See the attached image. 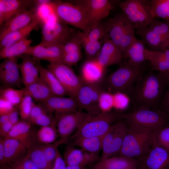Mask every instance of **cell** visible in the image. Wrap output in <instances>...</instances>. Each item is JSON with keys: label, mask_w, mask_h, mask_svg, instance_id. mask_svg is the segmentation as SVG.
Listing matches in <instances>:
<instances>
[{"label": "cell", "mask_w": 169, "mask_h": 169, "mask_svg": "<svg viewBox=\"0 0 169 169\" xmlns=\"http://www.w3.org/2000/svg\"><path fill=\"white\" fill-rule=\"evenodd\" d=\"M38 9L34 6L0 26V41L9 33L25 27L33 20L41 18L38 14Z\"/></svg>", "instance_id": "cell-14"}, {"label": "cell", "mask_w": 169, "mask_h": 169, "mask_svg": "<svg viewBox=\"0 0 169 169\" xmlns=\"http://www.w3.org/2000/svg\"><path fill=\"white\" fill-rule=\"evenodd\" d=\"M150 4L154 18H159L169 20V0H151Z\"/></svg>", "instance_id": "cell-39"}, {"label": "cell", "mask_w": 169, "mask_h": 169, "mask_svg": "<svg viewBox=\"0 0 169 169\" xmlns=\"http://www.w3.org/2000/svg\"><path fill=\"white\" fill-rule=\"evenodd\" d=\"M20 57L5 59L0 64V80L6 88L20 87L23 83L17 63Z\"/></svg>", "instance_id": "cell-15"}, {"label": "cell", "mask_w": 169, "mask_h": 169, "mask_svg": "<svg viewBox=\"0 0 169 169\" xmlns=\"http://www.w3.org/2000/svg\"><path fill=\"white\" fill-rule=\"evenodd\" d=\"M86 114L87 113L78 110L56 115V128L60 139L69 140V136L79 128Z\"/></svg>", "instance_id": "cell-13"}, {"label": "cell", "mask_w": 169, "mask_h": 169, "mask_svg": "<svg viewBox=\"0 0 169 169\" xmlns=\"http://www.w3.org/2000/svg\"><path fill=\"white\" fill-rule=\"evenodd\" d=\"M143 73L142 66H137L127 61L122 63L105 79L110 90L128 95L137 78Z\"/></svg>", "instance_id": "cell-5"}, {"label": "cell", "mask_w": 169, "mask_h": 169, "mask_svg": "<svg viewBox=\"0 0 169 169\" xmlns=\"http://www.w3.org/2000/svg\"><path fill=\"white\" fill-rule=\"evenodd\" d=\"M135 29L133 24L131 22L126 28L121 40L119 49L124 57L126 52L133 42L135 38Z\"/></svg>", "instance_id": "cell-42"}, {"label": "cell", "mask_w": 169, "mask_h": 169, "mask_svg": "<svg viewBox=\"0 0 169 169\" xmlns=\"http://www.w3.org/2000/svg\"><path fill=\"white\" fill-rule=\"evenodd\" d=\"M14 107V106L10 102L0 97V115L8 114Z\"/></svg>", "instance_id": "cell-53"}, {"label": "cell", "mask_w": 169, "mask_h": 169, "mask_svg": "<svg viewBox=\"0 0 169 169\" xmlns=\"http://www.w3.org/2000/svg\"><path fill=\"white\" fill-rule=\"evenodd\" d=\"M34 6V0H0V26Z\"/></svg>", "instance_id": "cell-19"}, {"label": "cell", "mask_w": 169, "mask_h": 169, "mask_svg": "<svg viewBox=\"0 0 169 169\" xmlns=\"http://www.w3.org/2000/svg\"><path fill=\"white\" fill-rule=\"evenodd\" d=\"M31 123L28 121H19L14 125L7 135L4 138L17 140L29 149L33 142L30 136Z\"/></svg>", "instance_id": "cell-29"}, {"label": "cell", "mask_w": 169, "mask_h": 169, "mask_svg": "<svg viewBox=\"0 0 169 169\" xmlns=\"http://www.w3.org/2000/svg\"><path fill=\"white\" fill-rule=\"evenodd\" d=\"M41 21V19L40 18L35 19L25 27L8 34L0 41V50L18 41L28 37L31 32Z\"/></svg>", "instance_id": "cell-32"}, {"label": "cell", "mask_w": 169, "mask_h": 169, "mask_svg": "<svg viewBox=\"0 0 169 169\" xmlns=\"http://www.w3.org/2000/svg\"><path fill=\"white\" fill-rule=\"evenodd\" d=\"M0 165L5 164L3 139L1 137L0 138Z\"/></svg>", "instance_id": "cell-58"}, {"label": "cell", "mask_w": 169, "mask_h": 169, "mask_svg": "<svg viewBox=\"0 0 169 169\" xmlns=\"http://www.w3.org/2000/svg\"><path fill=\"white\" fill-rule=\"evenodd\" d=\"M100 51L96 59L105 69L115 64H121L123 56L119 48L109 38L104 40Z\"/></svg>", "instance_id": "cell-21"}, {"label": "cell", "mask_w": 169, "mask_h": 169, "mask_svg": "<svg viewBox=\"0 0 169 169\" xmlns=\"http://www.w3.org/2000/svg\"><path fill=\"white\" fill-rule=\"evenodd\" d=\"M167 87L162 95L159 104L169 113V84Z\"/></svg>", "instance_id": "cell-56"}, {"label": "cell", "mask_w": 169, "mask_h": 169, "mask_svg": "<svg viewBox=\"0 0 169 169\" xmlns=\"http://www.w3.org/2000/svg\"><path fill=\"white\" fill-rule=\"evenodd\" d=\"M99 84L84 82L79 88L76 99L78 110H86L89 114H96L101 112L98 106L100 96L103 91Z\"/></svg>", "instance_id": "cell-10"}, {"label": "cell", "mask_w": 169, "mask_h": 169, "mask_svg": "<svg viewBox=\"0 0 169 169\" xmlns=\"http://www.w3.org/2000/svg\"><path fill=\"white\" fill-rule=\"evenodd\" d=\"M3 145L5 164L16 162L28 155V149L17 140L11 138L3 139Z\"/></svg>", "instance_id": "cell-23"}, {"label": "cell", "mask_w": 169, "mask_h": 169, "mask_svg": "<svg viewBox=\"0 0 169 169\" xmlns=\"http://www.w3.org/2000/svg\"><path fill=\"white\" fill-rule=\"evenodd\" d=\"M147 27L169 43V20L160 21L155 18Z\"/></svg>", "instance_id": "cell-43"}, {"label": "cell", "mask_w": 169, "mask_h": 169, "mask_svg": "<svg viewBox=\"0 0 169 169\" xmlns=\"http://www.w3.org/2000/svg\"><path fill=\"white\" fill-rule=\"evenodd\" d=\"M124 169H138V168L137 167H132L126 168Z\"/></svg>", "instance_id": "cell-62"}, {"label": "cell", "mask_w": 169, "mask_h": 169, "mask_svg": "<svg viewBox=\"0 0 169 169\" xmlns=\"http://www.w3.org/2000/svg\"><path fill=\"white\" fill-rule=\"evenodd\" d=\"M145 44L141 39L135 38L127 50L124 57L128 58L127 62L137 66H141L146 60Z\"/></svg>", "instance_id": "cell-33"}, {"label": "cell", "mask_w": 169, "mask_h": 169, "mask_svg": "<svg viewBox=\"0 0 169 169\" xmlns=\"http://www.w3.org/2000/svg\"><path fill=\"white\" fill-rule=\"evenodd\" d=\"M66 169H86L84 166H67Z\"/></svg>", "instance_id": "cell-61"}, {"label": "cell", "mask_w": 169, "mask_h": 169, "mask_svg": "<svg viewBox=\"0 0 169 169\" xmlns=\"http://www.w3.org/2000/svg\"><path fill=\"white\" fill-rule=\"evenodd\" d=\"M167 84L160 72L142 74L134 83L128 95L139 107L156 109Z\"/></svg>", "instance_id": "cell-1"}, {"label": "cell", "mask_w": 169, "mask_h": 169, "mask_svg": "<svg viewBox=\"0 0 169 169\" xmlns=\"http://www.w3.org/2000/svg\"><path fill=\"white\" fill-rule=\"evenodd\" d=\"M136 33L151 51H160L169 49V43L148 27L143 30H136Z\"/></svg>", "instance_id": "cell-27"}, {"label": "cell", "mask_w": 169, "mask_h": 169, "mask_svg": "<svg viewBox=\"0 0 169 169\" xmlns=\"http://www.w3.org/2000/svg\"><path fill=\"white\" fill-rule=\"evenodd\" d=\"M56 123L51 125L41 126L36 134L39 143L49 144L54 142L57 137Z\"/></svg>", "instance_id": "cell-40"}, {"label": "cell", "mask_w": 169, "mask_h": 169, "mask_svg": "<svg viewBox=\"0 0 169 169\" xmlns=\"http://www.w3.org/2000/svg\"><path fill=\"white\" fill-rule=\"evenodd\" d=\"M23 89L24 96H30L41 103L54 95L48 85L40 76L37 81Z\"/></svg>", "instance_id": "cell-31"}, {"label": "cell", "mask_w": 169, "mask_h": 169, "mask_svg": "<svg viewBox=\"0 0 169 169\" xmlns=\"http://www.w3.org/2000/svg\"><path fill=\"white\" fill-rule=\"evenodd\" d=\"M47 69L56 77L65 90L67 95L76 98L84 81L70 67L61 63L49 64Z\"/></svg>", "instance_id": "cell-11"}, {"label": "cell", "mask_w": 169, "mask_h": 169, "mask_svg": "<svg viewBox=\"0 0 169 169\" xmlns=\"http://www.w3.org/2000/svg\"><path fill=\"white\" fill-rule=\"evenodd\" d=\"M136 159L120 156L110 157L101 160L96 163L92 169H124L137 167Z\"/></svg>", "instance_id": "cell-25"}, {"label": "cell", "mask_w": 169, "mask_h": 169, "mask_svg": "<svg viewBox=\"0 0 169 169\" xmlns=\"http://www.w3.org/2000/svg\"><path fill=\"white\" fill-rule=\"evenodd\" d=\"M128 129L125 120L118 121L111 126L104 137L101 160L119 153Z\"/></svg>", "instance_id": "cell-9"}, {"label": "cell", "mask_w": 169, "mask_h": 169, "mask_svg": "<svg viewBox=\"0 0 169 169\" xmlns=\"http://www.w3.org/2000/svg\"><path fill=\"white\" fill-rule=\"evenodd\" d=\"M113 96L110 93L103 91L99 97L98 106L101 111H110V109L113 105Z\"/></svg>", "instance_id": "cell-48"}, {"label": "cell", "mask_w": 169, "mask_h": 169, "mask_svg": "<svg viewBox=\"0 0 169 169\" xmlns=\"http://www.w3.org/2000/svg\"><path fill=\"white\" fill-rule=\"evenodd\" d=\"M105 70L96 60H87L82 66L81 77L85 82L99 84L103 79Z\"/></svg>", "instance_id": "cell-26"}, {"label": "cell", "mask_w": 169, "mask_h": 169, "mask_svg": "<svg viewBox=\"0 0 169 169\" xmlns=\"http://www.w3.org/2000/svg\"><path fill=\"white\" fill-rule=\"evenodd\" d=\"M86 8L88 13V28L101 21L109 16L114 8L111 1L109 0H79Z\"/></svg>", "instance_id": "cell-16"}, {"label": "cell", "mask_w": 169, "mask_h": 169, "mask_svg": "<svg viewBox=\"0 0 169 169\" xmlns=\"http://www.w3.org/2000/svg\"><path fill=\"white\" fill-rule=\"evenodd\" d=\"M28 155L39 169H52L53 165L47 160L43 151L41 144L33 143L28 150Z\"/></svg>", "instance_id": "cell-37"}, {"label": "cell", "mask_w": 169, "mask_h": 169, "mask_svg": "<svg viewBox=\"0 0 169 169\" xmlns=\"http://www.w3.org/2000/svg\"><path fill=\"white\" fill-rule=\"evenodd\" d=\"M34 61L39 76L46 83L53 95L60 96L67 95L65 90L54 74L48 69L44 68L40 61Z\"/></svg>", "instance_id": "cell-30"}, {"label": "cell", "mask_w": 169, "mask_h": 169, "mask_svg": "<svg viewBox=\"0 0 169 169\" xmlns=\"http://www.w3.org/2000/svg\"><path fill=\"white\" fill-rule=\"evenodd\" d=\"M64 46L54 45L46 47L38 44L36 46H30L24 54L30 55L36 61L46 60L50 64L61 63Z\"/></svg>", "instance_id": "cell-17"}, {"label": "cell", "mask_w": 169, "mask_h": 169, "mask_svg": "<svg viewBox=\"0 0 169 169\" xmlns=\"http://www.w3.org/2000/svg\"><path fill=\"white\" fill-rule=\"evenodd\" d=\"M124 119L128 124L156 130L166 126L168 120L162 110L145 107L125 114Z\"/></svg>", "instance_id": "cell-7"}, {"label": "cell", "mask_w": 169, "mask_h": 169, "mask_svg": "<svg viewBox=\"0 0 169 169\" xmlns=\"http://www.w3.org/2000/svg\"><path fill=\"white\" fill-rule=\"evenodd\" d=\"M63 158L67 166H83L92 164L99 159L98 155L76 148L73 145H69L66 147Z\"/></svg>", "instance_id": "cell-22"}, {"label": "cell", "mask_w": 169, "mask_h": 169, "mask_svg": "<svg viewBox=\"0 0 169 169\" xmlns=\"http://www.w3.org/2000/svg\"><path fill=\"white\" fill-rule=\"evenodd\" d=\"M0 169H1L0 168Z\"/></svg>", "instance_id": "cell-63"}, {"label": "cell", "mask_w": 169, "mask_h": 169, "mask_svg": "<svg viewBox=\"0 0 169 169\" xmlns=\"http://www.w3.org/2000/svg\"><path fill=\"white\" fill-rule=\"evenodd\" d=\"M153 144L161 146L169 151V126H164L156 131Z\"/></svg>", "instance_id": "cell-45"}, {"label": "cell", "mask_w": 169, "mask_h": 169, "mask_svg": "<svg viewBox=\"0 0 169 169\" xmlns=\"http://www.w3.org/2000/svg\"><path fill=\"white\" fill-rule=\"evenodd\" d=\"M34 104L31 97L29 95L24 96L18 105L19 115L21 118L24 120H28Z\"/></svg>", "instance_id": "cell-47"}, {"label": "cell", "mask_w": 169, "mask_h": 169, "mask_svg": "<svg viewBox=\"0 0 169 169\" xmlns=\"http://www.w3.org/2000/svg\"><path fill=\"white\" fill-rule=\"evenodd\" d=\"M82 41L87 60H96L102 48V41H93L89 40L84 32L78 31L76 33Z\"/></svg>", "instance_id": "cell-36"}, {"label": "cell", "mask_w": 169, "mask_h": 169, "mask_svg": "<svg viewBox=\"0 0 169 169\" xmlns=\"http://www.w3.org/2000/svg\"></svg>", "instance_id": "cell-64"}, {"label": "cell", "mask_w": 169, "mask_h": 169, "mask_svg": "<svg viewBox=\"0 0 169 169\" xmlns=\"http://www.w3.org/2000/svg\"><path fill=\"white\" fill-rule=\"evenodd\" d=\"M136 159L138 169H169V151L154 144L146 154Z\"/></svg>", "instance_id": "cell-12"}, {"label": "cell", "mask_w": 169, "mask_h": 169, "mask_svg": "<svg viewBox=\"0 0 169 169\" xmlns=\"http://www.w3.org/2000/svg\"><path fill=\"white\" fill-rule=\"evenodd\" d=\"M56 123V117L54 118L46 112L40 115L32 121L31 123L44 126L51 125Z\"/></svg>", "instance_id": "cell-51"}, {"label": "cell", "mask_w": 169, "mask_h": 169, "mask_svg": "<svg viewBox=\"0 0 169 169\" xmlns=\"http://www.w3.org/2000/svg\"><path fill=\"white\" fill-rule=\"evenodd\" d=\"M83 32L87 38L91 41H99L101 39L104 41L106 38L110 39L104 23H102L101 21L88 27L86 30Z\"/></svg>", "instance_id": "cell-38"}, {"label": "cell", "mask_w": 169, "mask_h": 169, "mask_svg": "<svg viewBox=\"0 0 169 169\" xmlns=\"http://www.w3.org/2000/svg\"><path fill=\"white\" fill-rule=\"evenodd\" d=\"M131 22L123 13L116 14L104 23L110 39L118 47L127 26Z\"/></svg>", "instance_id": "cell-20"}, {"label": "cell", "mask_w": 169, "mask_h": 169, "mask_svg": "<svg viewBox=\"0 0 169 169\" xmlns=\"http://www.w3.org/2000/svg\"><path fill=\"white\" fill-rule=\"evenodd\" d=\"M32 40L28 37L14 43L10 46L0 50L1 59H5L20 57L24 54L30 47Z\"/></svg>", "instance_id": "cell-35"}, {"label": "cell", "mask_w": 169, "mask_h": 169, "mask_svg": "<svg viewBox=\"0 0 169 169\" xmlns=\"http://www.w3.org/2000/svg\"><path fill=\"white\" fill-rule=\"evenodd\" d=\"M13 125L9 121L0 125V135L4 139L11 130Z\"/></svg>", "instance_id": "cell-57"}, {"label": "cell", "mask_w": 169, "mask_h": 169, "mask_svg": "<svg viewBox=\"0 0 169 169\" xmlns=\"http://www.w3.org/2000/svg\"><path fill=\"white\" fill-rule=\"evenodd\" d=\"M67 165L58 149L52 169H66Z\"/></svg>", "instance_id": "cell-54"}, {"label": "cell", "mask_w": 169, "mask_h": 169, "mask_svg": "<svg viewBox=\"0 0 169 169\" xmlns=\"http://www.w3.org/2000/svg\"><path fill=\"white\" fill-rule=\"evenodd\" d=\"M124 114L110 111L87 113L81 126L70 138L104 136L116 122L124 119Z\"/></svg>", "instance_id": "cell-3"}, {"label": "cell", "mask_w": 169, "mask_h": 169, "mask_svg": "<svg viewBox=\"0 0 169 169\" xmlns=\"http://www.w3.org/2000/svg\"><path fill=\"white\" fill-rule=\"evenodd\" d=\"M160 72L166 81L168 86L169 84V70L165 71Z\"/></svg>", "instance_id": "cell-60"}, {"label": "cell", "mask_w": 169, "mask_h": 169, "mask_svg": "<svg viewBox=\"0 0 169 169\" xmlns=\"http://www.w3.org/2000/svg\"><path fill=\"white\" fill-rule=\"evenodd\" d=\"M68 141V140L60 139L52 143L41 144L42 148L46 158L52 165H54L55 161L58 147L62 144L66 143Z\"/></svg>", "instance_id": "cell-44"}, {"label": "cell", "mask_w": 169, "mask_h": 169, "mask_svg": "<svg viewBox=\"0 0 169 169\" xmlns=\"http://www.w3.org/2000/svg\"><path fill=\"white\" fill-rule=\"evenodd\" d=\"M1 169H39L30 160L28 155L16 162L0 165Z\"/></svg>", "instance_id": "cell-46"}, {"label": "cell", "mask_w": 169, "mask_h": 169, "mask_svg": "<svg viewBox=\"0 0 169 169\" xmlns=\"http://www.w3.org/2000/svg\"><path fill=\"white\" fill-rule=\"evenodd\" d=\"M24 96L23 89L18 90L6 88L0 90V97L9 101L14 106H18Z\"/></svg>", "instance_id": "cell-41"}, {"label": "cell", "mask_w": 169, "mask_h": 169, "mask_svg": "<svg viewBox=\"0 0 169 169\" xmlns=\"http://www.w3.org/2000/svg\"><path fill=\"white\" fill-rule=\"evenodd\" d=\"M48 111L41 104H34L31 111L29 117L27 120L31 122L43 113Z\"/></svg>", "instance_id": "cell-52"}, {"label": "cell", "mask_w": 169, "mask_h": 169, "mask_svg": "<svg viewBox=\"0 0 169 169\" xmlns=\"http://www.w3.org/2000/svg\"><path fill=\"white\" fill-rule=\"evenodd\" d=\"M9 117V121L13 125L18 123L19 115L18 106H15L14 108L8 114Z\"/></svg>", "instance_id": "cell-55"}, {"label": "cell", "mask_w": 169, "mask_h": 169, "mask_svg": "<svg viewBox=\"0 0 169 169\" xmlns=\"http://www.w3.org/2000/svg\"><path fill=\"white\" fill-rule=\"evenodd\" d=\"M119 4L137 30L146 29L155 19L151 13L150 0H126Z\"/></svg>", "instance_id": "cell-6"}, {"label": "cell", "mask_w": 169, "mask_h": 169, "mask_svg": "<svg viewBox=\"0 0 169 169\" xmlns=\"http://www.w3.org/2000/svg\"><path fill=\"white\" fill-rule=\"evenodd\" d=\"M41 103L49 112L56 115L75 112L78 110L76 99L53 95Z\"/></svg>", "instance_id": "cell-18"}, {"label": "cell", "mask_w": 169, "mask_h": 169, "mask_svg": "<svg viewBox=\"0 0 169 169\" xmlns=\"http://www.w3.org/2000/svg\"><path fill=\"white\" fill-rule=\"evenodd\" d=\"M9 121L8 114H4L0 115V125Z\"/></svg>", "instance_id": "cell-59"}, {"label": "cell", "mask_w": 169, "mask_h": 169, "mask_svg": "<svg viewBox=\"0 0 169 169\" xmlns=\"http://www.w3.org/2000/svg\"><path fill=\"white\" fill-rule=\"evenodd\" d=\"M74 32L68 25L58 20L46 23L42 27L41 41L39 44L46 47L64 46Z\"/></svg>", "instance_id": "cell-8"}, {"label": "cell", "mask_w": 169, "mask_h": 169, "mask_svg": "<svg viewBox=\"0 0 169 169\" xmlns=\"http://www.w3.org/2000/svg\"><path fill=\"white\" fill-rule=\"evenodd\" d=\"M82 57L81 49L64 54L61 64L70 67L76 64L81 59Z\"/></svg>", "instance_id": "cell-49"}, {"label": "cell", "mask_w": 169, "mask_h": 169, "mask_svg": "<svg viewBox=\"0 0 169 169\" xmlns=\"http://www.w3.org/2000/svg\"><path fill=\"white\" fill-rule=\"evenodd\" d=\"M21 62L18 64L23 83L25 86L33 84L38 80L39 74L34 59L29 54H24L20 56Z\"/></svg>", "instance_id": "cell-24"}, {"label": "cell", "mask_w": 169, "mask_h": 169, "mask_svg": "<svg viewBox=\"0 0 169 169\" xmlns=\"http://www.w3.org/2000/svg\"><path fill=\"white\" fill-rule=\"evenodd\" d=\"M104 136L77 138L74 139L73 145L79 147L84 151L98 155L102 150Z\"/></svg>", "instance_id": "cell-34"}, {"label": "cell", "mask_w": 169, "mask_h": 169, "mask_svg": "<svg viewBox=\"0 0 169 169\" xmlns=\"http://www.w3.org/2000/svg\"><path fill=\"white\" fill-rule=\"evenodd\" d=\"M144 54L153 70L159 72L169 70V49L155 51L146 48Z\"/></svg>", "instance_id": "cell-28"}, {"label": "cell", "mask_w": 169, "mask_h": 169, "mask_svg": "<svg viewBox=\"0 0 169 169\" xmlns=\"http://www.w3.org/2000/svg\"><path fill=\"white\" fill-rule=\"evenodd\" d=\"M127 124V131L119 153L121 156L138 158L150 150L158 129Z\"/></svg>", "instance_id": "cell-2"}, {"label": "cell", "mask_w": 169, "mask_h": 169, "mask_svg": "<svg viewBox=\"0 0 169 169\" xmlns=\"http://www.w3.org/2000/svg\"><path fill=\"white\" fill-rule=\"evenodd\" d=\"M72 2L52 1L47 6L50 8L57 20L85 31L88 28L87 9L79 0Z\"/></svg>", "instance_id": "cell-4"}, {"label": "cell", "mask_w": 169, "mask_h": 169, "mask_svg": "<svg viewBox=\"0 0 169 169\" xmlns=\"http://www.w3.org/2000/svg\"><path fill=\"white\" fill-rule=\"evenodd\" d=\"M82 41L75 32L69 41L64 47V54L76 51L81 49Z\"/></svg>", "instance_id": "cell-50"}]
</instances>
